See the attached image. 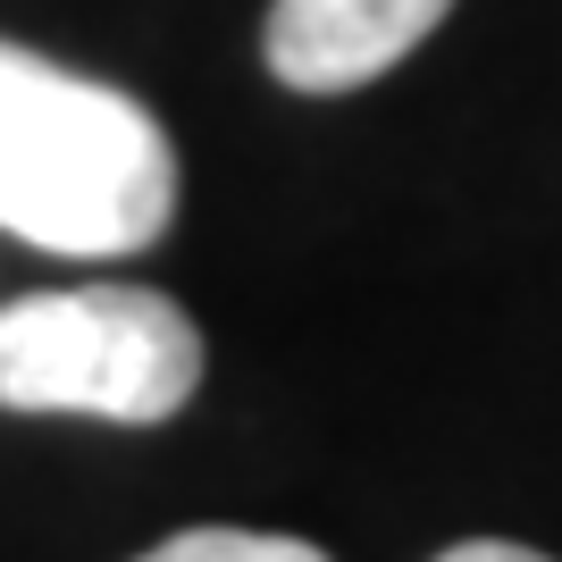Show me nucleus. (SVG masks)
<instances>
[{"label":"nucleus","instance_id":"nucleus-1","mask_svg":"<svg viewBox=\"0 0 562 562\" xmlns=\"http://www.w3.org/2000/svg\"><path fill=\"white\" fill-rule=\"evenodd\" d=\"M177 218V143L135 93L0 43V227L68 260H117Z\"/></svg>","mask_w":562,"mask_h":562},{"label":"nucleus","instance_id":"nucleus-2","mask_svg":"<svg viewBox=\"0 0 562 562\" xmlns=\"http://www.w3.org/2000/svg\"><path fill=\"white\" fill-rule=\"evenodd\" d=\"M202 386V328L151 285H68L0 311V412L151 428Z\"/></svg>","mask_w":562,"mask_h":562},{"label":"nucleus","instance_id":"nucleus-3","mask_svg":"<svg viewBox=\"0 0 562 562\" xmlns=\"http://www.w3.org/2000/svg\"><path fill=\"white\" fill-rule=\"evenodd\" d=\"M453 0H269L260 59L285 93H352L403 68L446 25Z\"/></svg>","mask_w":562,"mask_h":562},{"label":"nucleus","instance_id":"nucleus-4","mask_svg":"<svg viewBox=\"0 0 562 562\" xmlns=\"http://www.w3.org/2000/svg\"><path fill=\"white\" fill-rule=\"evenodd\" d=\"M143 562H328V554L303 538H269V529H177Z\"/></svg>","mask_w":562,"mask_h":562},{"label":"nucleus","instance_id":"nucleus-5","mask_svg":"<svg viewBox=\"0 0 562 562\" xmlns=\"http://www.w3.org/2000/svg\"><path fill=\"white\" fill-rule=\"evenodd\" d=\"M437 562H546V554H529V546H513V538H470V546H446Z\"/></svg>","mask_w":562,"mask_h":562}]
</instances>
